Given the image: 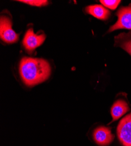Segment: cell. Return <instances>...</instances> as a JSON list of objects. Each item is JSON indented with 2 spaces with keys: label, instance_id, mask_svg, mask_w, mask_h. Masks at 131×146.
I'll return each instance as SVG.
<instances>
[{
  "label": "cell",
  "instance_id": "9c48e42d",
  "mask_svg": "<svg viewBox=\"0 0 131 146\" xmlns=\"http://www.w3.org/2000/svg\"><path fill=\"white\" fill-rule=\"evenodd\" d=\"M115 43L121 47L131 56V36L129 34L122 33L115 37Z\"/></svg>",
  "mask_w": 131,
  "mask_h": 146
},
{
  "label": "cell",
  "instance_id": "277c9868",
  "mask_svg": "<svg viewBox=\"0 0 131 146\" xmlns=\"http://www.w3.org/2000/svg\"><path fill=\"white\" fill-rule=\"evenodd\" d=\"M46 38L44 34H35L32 29H28L22 40V45L26 50L31 54L38 47L41 46Z\"/></svg>",
  "mask_w": 131,
  "mask_h": 146
},
{
  "label": "cell",
  "instance_id": "8992f818",
  "mask_svg": "<svg viewBox=\"0 0 131 146\" xmlns=\"http://www.w3.org/2000/svg\"><path fill=\"white\" fill-rule=\"evenodd\" d=\"M93 139L98 145L108 146L113 141L114 135L110 128L100 126L94 130Z\"/></svg>",
  "mask_w": 131,
  "mask_h": 146
},
{
  "label": "cell",
  "instance_id": "ba28073f",
  "mask_svg": "<svg viewBox=\"0 0 131 146\" xmlns=\"http://www.w3.org/2000/svg\"><path fill=\"white\" fill-rule=\"evenodd\" d=\"M87 13L101 20H106L110 15V11L103 5H93L85 8Z\"/></svg>",
  "mask_w": 131,
  "mask_h": 146
},
{
  "label": "cell",
  "instance_id": "52a82bcc",
  "mask_svg": "<svg viewBox=\"0 0 131 146\" xmlns=\"http://www.w3.org/2000/svg\"><path fill=\"white\" fill-rule=\"evenodd\" d=\"M129 111V108L126 101L123 100L116 101L113 104L111 110L112 121L118 120Z\"/></svg>",
  "mask_w": 131,
  "mask_h": 146
},
{
  "label": "cell",
  "instance_id": "3957f363",
  "mask_svg": "<svg viewBox=\"0 0 131 146\" xmlns=\"http://www.w3.org/2000/svg\"><path fill=\"white\" fill-rule=\"evenodd\" d=\"M117 134L124 146H131V113L120 121L117 127Z\"/></svg>",
  "mask_w": 131,
  "mask_h": 146
},
{
  "label": "cell",
  "instance_id": "5b68a950",
  "mask_svg": "<svg viewBox=\"0 0 131 146\" xmlns=\"http://www.w3.org/2000/svg\"><path fill=\"white\" fill-rule=\"evenodd\" d=\"M118 21L109 29L112 32L118 29L131 30V5L121 8L117 13Z\"/></svg>",
  "mask_w": 131,
  "mask_h": 146
},
{
  "label": "cell",
  "instance_id": "30bf717a",
  "mask_svg": "<svg viewBox=\"0 0 131 146\" xmlns=\"http://www.w3.org/2000/svg\"><path fill=\"white\" fill-rule=\"evenodd\" d=\"M18 1L35 7L45 6L48 4V1L45 0H22V1Z\"/></svg>",
  "mask_w": 131,
  "mask_h": 146
},
{
  "label": "cell",
  "instance_id": "6da1fadb",
  "mask_svg": "<svg viewBox=\"0 0 131 146\" xmlns=\"http://www.w3.org/2000/svg\"><path fill=\"white\" fill-rule=\"evenodd\" d=\"M51 68L46 60L33 57H23L19 64V74L27 86L34 87L48 78Z\"/></svg>",
  "mask_w": 131,
  "mask_h": 146
},
{
  "label": "cell",
  "instance_id": "8fae6325",
  "mask_svg": "<svg viewBox=\"0 0 131 146\" xmlns=\"http://www.w3.org/2000/svg\"><path fill=\"white\" fill-rule=\"evenodd\" d=\"M103 6L108 8L111 9H115L118 5L120 4L121 1H110V0H101L100 1Z\"/></svg>",
  "mask_w": 131,
  "mask_h": 146
},
{
  "label": "cell",
  "instance_id": "7a4b0ae2",
  "mask_svg": "<svg viewBox=\"0 0 131 146\" xmlns=\"http://www.w3.org/2000/svg\"><path fill=\"white\" fill-rule=\"evenodd\" d=\"M0 38L7 44L16 43L19 39V35L12 28L11 20L7 17L2 16L0 20Z\"/></svg>",
  "mask_w": 131,
  "mask_h": 146
}]
</instances>
